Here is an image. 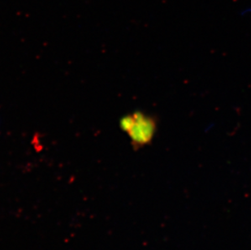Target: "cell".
Wrapping results in <instances>:
<instances>
[{"instance_id":"6da1fadb","label":"cell","mask_w":251,"mask_h":250,"mask_svg":"<svg viewBox=\"0 0 251 250\" xmlns=\"http://www.w3.org/2000/svg\"><path fill=\"white\" fill-rule=\"evenodd\" d=\"M120 127L128 135L134 148L138 149L152 142L157 130L156 119L142 111H136L122 117Z\"/></svg>"}]
</instances>
